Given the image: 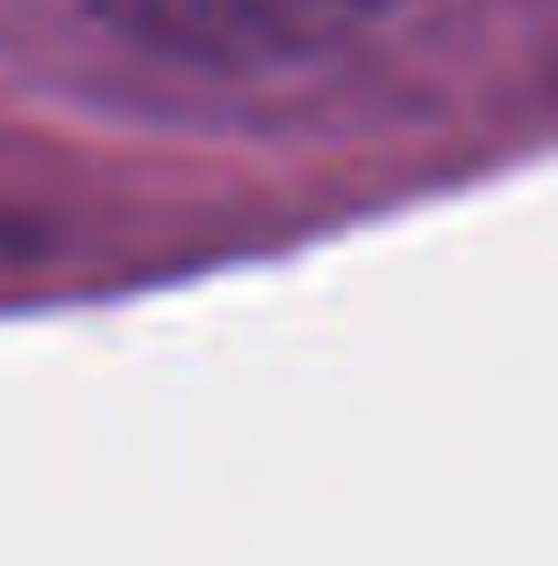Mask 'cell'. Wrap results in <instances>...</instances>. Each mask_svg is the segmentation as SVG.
Instances as JSON below:
<instances>
[{"instance_id": "cell-1", "label": "cell", "mask_w": 558, "mask_h": 566, "mask_svg": "<svg viewBox=\"0 0 558 566\" xmlns=\"http://www.w3.org/2000/svg\"><path fill=\"white\" fill-rule=\"evenodd\" d=\"M107 31L191 70H291L360 39L398 0H85Z\"/></svg>"}]
</instances>
